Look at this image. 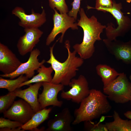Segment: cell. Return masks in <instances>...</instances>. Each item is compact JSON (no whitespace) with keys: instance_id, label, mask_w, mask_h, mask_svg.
Masks as SVG:
<instances>
[{"instance_id":"cell-1","label":"cell","mask_w":131,"mask_h":131,"mask_svg":"<svg viewBox=\"0 0 131 131\" xmlns=\"http://www.w3.org/2000/svg\"><path fill=\"white\" fill-rule=\"evenodd\" d=\"M79 12L80 18L77 24L83 30V38L81 43L75 44L73 48L80 57L85 60L93 56L95 51V43L101 40L100 34L106 26L102 25L94 16L88 18L83 8H80Z\"/></svg>"},{"instance_id":"cell-2","label":"cell","mask_w":131,"mask_h":131,"mask_svg":"<svg viewBox=\"0 0 131 131\" xmlns=\"http://www.w3.org/2000/svg\"><path fill=\"white\" fill-rule=\"evenodd\" d=\"M107 99V96L100 91L90 90L89 95L81 102L79 108L75 109L72 124L92 121L108 113L112 106Z\"/></svg>"},{"instance_id":"cell-3","label":"cell","mask_w":131,"mask_h":131,"mask_svg":"<svg viewBox=\"0 0 131 131\" xmlns=\"http://www.w3.org/2000/svg\"><path fill=\"white\" fill-rule=\"evenodd\" d=\"M55 44L50 48V57L46 62L51 65L55 72L51 82L60 84L64 86H68L71 80L76 76L79 68L83 64L84 59L76 56L77 53L75 51H70L69 41L67 40L65 44L68 52V57L64 62H60L56 59L53 54Z\"/></svg>"},{"instance_id":"cell-4","label":"cell","mask_w":131,"mask_h":131,"mask_svg":"<svg viewBox=\"0 0 131 131\" xmlns=\"http://www.w3.org/2000/svg\"><path fill=\"white\" fill-rule=\"evenodd\" d=\"M103 91L110 100L118 104L126 103L131 99V82L126 74L120 73L112 82L103 87Z\"/></svg>"},{"instance_id":"cell-5","label":"cell","mask_w":131,"mask_h":131,"mask_svg":"<svg viewBox=\"0 0 131 131\" xmlns=\"http://www.w3.org/2000/svg\"><path fill=\"white\" fill-rule=\"evenodd\" d=\"M54 13L53 15V27L46 39V44L49 46L55 40L56 36L61 33L62 35L59 38V42L62 43L65 33L69 28L73 30H77L78 27L76 20L73 17L69 16L67 14H59L57 10L53 9Z\"/></svg>"},{"instance_id":"cell-6","label":"cell","mask_w":131,"mask_h":131,"mask_svg":"<svg viewBox=\"0 0 131 131\" xmlns=\"http://www.w3.org/2000/svg\"><path fill=\"white\" fill-rule=\"evenodd\" d=\"M122 8L121 3H116L114 1L112 8L102 9L99 10L110 13L116 20L118 25L116 28L114 27L112 24L110 23L107 24L105 29L107 39L110 41H113L116 39L117 37L122 36L128 25L127 19L121 11Z\"/></svg>"},{"instance_id":"cell-7","label":"cell","mask_w":131,"mask_h":131,"mask_svg":"<svg viewBox=\"0 0 131 131\" xmlns=\"http://www.w3.org/2000/svg\"><path fill=\"white\" fill-rule=\"evenodd\" d=\"M68 86L71 89L67 91L63 90L61 94V98L79 104L90 93L88 81L83 75H80L77 79H72Z\"/></svg>"},{"instance_id":"cell-8","label":"cell","mask_w":131,"mask_h":131,"mask_svg":"<svg viewBox=\"0 0 131 131\" xmlns=\"http://www.w3.org/2000/svg\"><path fill=\"white\" fill-rule=\"evenodd\" d=\"M40 50L37 49H33L31 52L28 60L22 63L18 68L13 72L7 74H0L3 77L9 78L14 79L21 74H25L28 78L33 77L35 74V71L39 68L46 62L44 59L39 62L38 57L40 55Z\"/></svg>"},{"instance_id":"cell-9","label":"cell","mask_w":131,"mask_h":131,"mask_svg":"<svg viewBox=\"0 0 131 131\" xmlns=\"http://www.w3.org/2000/svg\"><path fill=\"white\" fill-rule=\"evenodd\" d=\"M35 113L30 104L22 99L15 101L11 106L3 114L4 117L24 124L31 119Z\"/></svg>"},{"instance_id":"cell-10","label":"cell","mask_w":131,"mask_h":131,"mask_svg":"<svg viewBox=\"0 0 131 131\" xmlns=\"http://www.w3.org/2000/svg\"><path fill=\"white\" fill-rule=\"evenodd\" d=\"M42 86L43 90L39 94L38 98L42 109L49 106L61 107L63 102L58 100L57 96L58 93L63 90L64 86L60 84L43 82Z\"/></svg>"},{"instance_id":"cell-11","label":"cell","mask_w":131,"mask_h":131,"mask_svg":"<svg viewBox=\"0 0 131 131\" xmlns=\"http://www.w3.org/2000/svg\"><path fill=\"white\" fill-rule=\"evenodd\" d=\"M12 13L19 18L18 25L24 28H39L46 21V14L44 9L40 13L35 12L32 9L31 14H27L22 8L16 7L13 10Z\"/></svg>"},{"instance_id":"cell-12","label":"cell","mask_w":131,"mask_h":131,"mask_svg":"<svg viewBox=\"0 0 131 131\" xmlns=\"http://www.w3.org/2000/svg\"><path fill=\"white\" fill-rule=\"evenodd\" d=\"M24 31L25 34L20 37L17 44L18 52L23 56L33 50L43 33L38 28H24Z\"/></svg>"},{"instance_id":"cell-13","label":"cell","mask_w":131,"mask_h":131,"mask_svg":"<svg viewBox=\"0 0 131 131\" xmlns=\"http://www.w3.org/2000/svg\"><path fill=\"white\" fill-rule=\"evenodd\" d=\"M103 41L109 52L116 59L126 64H131V43L116 39L110 41L104 39Z\"/></svg>"},{"instance_id":"cell-14","label":"cell","mask_w":131,"mask_h":131,"mask_svg":"<svg viewBox=\"0 0 131 131\" xmlns=\"http://www.w3.org/2000/svg\"><path fill=\"white\" fill-rule=\"evenodd\" d=\"M74 118L69 109L67 107L63 109L47 123V131H71L73 128L71 124Z\"/></svg>"},{"instance_id":"cell-15","label":"cell","mask_w":131,"mask_h":131,"mask_svg":"<svg viewBox=\"0 0 131 131\" xmlns=\"http://www.w3.org/2000/svg\"><path fill=\"white\" fill-rule=\"evenodd\" d=\"M22 63L7 46L0 43V71L3 74L13 72Z\"/></svg>"},{"instance_id":"cell-16","label":"cell","mask_w":131,"mask_h":131,"mask_svg":"<svg viewBox=\"0 0 131 131\" xmlns=\"http://www.w3.org/2000/svg\"><path fill=\"white\" fill-rule=\"evenodd\" d=\"M43 82L35 83L29 85L24 90L18 88L14 92L16 97L21 98L28 103L35 113L42 109L38 101V96L39 90L42 86Z\"/></svg>"},{"instance_id":"cell-17","label":"cell","mask_w":131,"mask_h":131,"mask_svg":"<svg viewBox=\"0 0 131 131\" xmlns=\"http://www.w3.org/2000/svg\"><path fill=\"white\" fill-rule=\"evenodd\" d=\"M51 108L42 109L35 113L31 119L23 124L21 128L25 130L33 131L37 128L41 123L47 120L51 111Z\"/></svg>"},{"instance_id":"cell-18","label":"cell","mask_w":131,"mask_h":131,"mask_svg":"<svg viewBox=\"0 0 131 131\" xmlns=\"http://www.w3.org/2000/svg\"><path fill=\"white\" fill-rule=\"evenodd\" d=\"M38 74L34 76L30 80L21 83L18 88L26 85H28L33 83L40 82H51L53 78L52 74L53 70L51 66L47 67L43 64L37 70Z\"/></svg>"},{"instance_id":"cell-19","label":"cell","mask_w":131,"mask_h":131,"mask_svg":"<svg viewBox=\"0 0 131 131\" xmlns=\"http://www.w3.org/2000/svg\"><path fill=\"white\" fill-rule=\"evenodd\" d=\"M96 69L97 74L101 78L103 87L107 86L120 73L110 66L105 64H99L97 66Z\"/></svg>"},{"instance_id":"cell-20","label":"cell","mask_w":131,"mask_h":131,"mask_svg":"<svg viewBox=\"0 0 131 131\" xmlns=\"http://www.w3.org/2000/svg\"><path fill=\"white\" fill-rule=\"evenodd\" d=\"M113 117V121L105 124L108 131H131V120L122 119L115 111Z\"/></svg>"},{"instance_id":"cell-21","label":"cell","mask_w":131,"mask_h":131,"mask_svg":"<svg viewBox=\"0 0 131 131\" xmlns=\"http://www.w3.org/2000/svg\"><path fill=\"white\" fill-rule=\"evenodd\" d=\"M29 78L24 74L20 75L15 79H8L0 77V88L7 89L9 92L14 91L18 88L19 85L22 83L28 80Z\"/></svg>"},{"instance_id":"cell-22","label":"cell","mask_w":131,"mask_h":131,"mask_svg":"<svg viewBox=\"0 0 131 131\" xmlns=\"http://www.w3.org/2000/svg\"><path fill=\"white\" fill-rule=\"evenodd\" d=\"M22 123L1 117L0 118V131H24L21 128Z\"/></svg>"},{"instance_id":"cell-23","label":"cell","mask_w":131,"mask_h":131,"mask_svg":"<svg viewBox=\"0 0 131 131\" xmlns=\"http://www.w3.org/2000/svg\"><path fill=\"white\" fill-rule=\"evenodd\" d=\"M16 97L13 91L9 92L7 94L0 97V113H3L11 106Z\"/></svg>"},{"instance_id":"cell-24","label":"cell","mask_w":131,"mask_h":131,"mask_svg":"<svg viewBox=\"0 0 131 131\" xmlns=\"http://www.w3.org/2000/svg\"><path fill=\"white\" fill-rule=\"evenodd\" d=\"M49 5L52 9H56L60 14H67L68 12V6L65 0H48Z\"/></svg>"},{"instance_id":"cell-25","label":"cell","mask_w":131,"mask_h":131,"mask_svg":"<svg viewBox=\"0 0 131 131\" xmlns=\"http://www.w3.org/2000/svg\"><path fill=\"white\" fill-rule=\"evenodd\" d=\"M84 127L85 130L90 131H108L105 124L98 122L95 124L91 121L84 122Z\"/></svg>"},{"instance_id":"cell-26","label":"cell","mask_w":131,"mask_h":131,"mask_svg":"<svg viewBox=\"0 0 131 131\" xmlns=\"http://www.w3.org/2000/svg\"><path fill=\"white\" fill-rule=\"evenodd\" d=\"M113 5V1L112 0H96L95 8L88 6V9L94 8L99 11L103 8H111Z\"/></svg>"},{"instance_id":"cell-27","label":"cell","mask_w":131,"mask_h":131,"mask_svg":"<svg viewBox=\"0 0 131 131\" xmlns=\"http://www.w3.org/2000/svg\"><path fill=\"white\" fill-rule=\"evenodd\" d=\"M81 0H74L71 4L72 6L71 10L69 12L68 15L70 16L73 17L76 20L77 14L80 10Z\"/></svg>"},{"instance_id":"cell-28","label":"cell","mask_w":131,"mask_h":131,"mask_svg":"<svg viewBox=\"0 0 131 131\" xmlns=\"http://www.w3.org/2000/svg\"><path fill=\"white\" fill-rule=\"evenodd\" d=\"M124 115L126 117L131 120V111H129L126 112L124 113Z\"/></svg>"},{"instance_id":"cell-29","label":"cell","mask_w":131,"mask_h":131,"mask_svg":"<svg viewBox=\"0 0 131 131\" xmlns=\"http://www.w3.org/2000/svg\"><path fill=\"white\" fill-rule=\"evenodd\" d=\"M128 3H130L131 2V0H125Z\"/></svg>"},{"instance_id":"cell-30","label":"cell","mask_w":131,"mask_h":131,"mask_svg":"<svg viewBox=\"0 0 131 131\" xmlns=\"http://www.w3.org/2000/svg\"><path fill=\"white\" fill-rule=\"evenodd\" d=\"M129 78H130V80L131 81V75L130 76ZM130 101L131 102V99Z\"/></svg>"}]
</instances>
